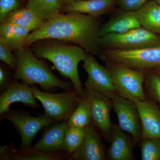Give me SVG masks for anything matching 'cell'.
Listing matches in <instances>:
<instances>
[{
	"mask_svg": "<svg viewBox=\"0 0 160 160\" xmlns=\"http://www.w3.org/2000/svg\"><path fill=\"white\" fill-rule=\"evenodd\" d=\"M62 2H64L66 3L67 5H69V4H71V3L75 1H77V0H61Z\"/></svg>",
	"mask_w": 160,
	"mask_h": 160,
	"instance_id": "33",
	"label": "cell"
},
{
	"mask_svg": "<svg viewBox=\"0 0 160 160\" xmlns=\"http://www.w3.org/2000/svg\"><path fill=\"white\" fill-rule=\"evenodd\" d=\"M149 0H117L119 8L127 11L136 12L142 8Z\"/></svg>",
	"mask_w": 160,
	"mask_h": 160,
	"instance_id": "30",
	"label": "cell"
},
{
	"mask_svg": "<svg viewBox=\"0 0 160 160\" xmlns=\"http://www.w3.org/2000/svg\"><path fill=\"white\" fill-rule=\"evenodd\" d=\"M101 17L82 13H60L45 22L41 28L32 32L24 46L43 40L55 39L70 42L82 48L88 53L99 56L102 48L99 30Z\"/></svg>",
	"mask_w": 160,
	"mask_h": 160,
	"instance_id": "1",
	"label": "cell"
},
{
	"mask_svg": "<svg viewBox=\"0 0 160 160\" xmlns=\"http://www.w3.org/2000/svg\"><path fill=\"white\" fill-rule=\"evenodd\" d=\"M112 102L120 128L132 135L134 143L138 142L142 139V126L135 103L117 94L112 99Z\"/></svg>",
	"mask_w": 160,
	"mask_h": 160,
	"instance_id": "10",
	"label": "cell"
},
{
	"mask_svg": "<svg viewBox=\"0 0 160 160\" xmlns=\"http://www.w3.org/2000/svg\"><path fill=\"white\" fill-rule=\"evenodd\" d=\"M154 1L160 5V0H154Z\"/></svg>",
	"mask_w": 160,
	"mask_h": 160,
	"instance_id": "34",
	"label": "cell"
},
{
	"mask_svg": "<svg viewBox=\"0 0 160 160\" xmlns=\"http://www.w3.org/2000/svg\"><path fill=\"white\" fill-rule=\"evenodd\" d=\"M98 56L105 62L146 72L160 66V46L134 50L102 49Z\"/></svg>",
	"mask_w": 160,
	"mask_h": 160,
	"instance_id": "4",
	"label": "cell"
},
{
	"mask_svg": "<svg viewBox=\"0 0 160 160\" xmlns=\"http://www.w3.org/2000/svg\"><path fill=\"white\" fill-rule=\"evenodd\" d=\"M10 158L11 160H62L68 156L65 153H47L31 147H21L12 149Z\"/></svg>",
	"mask_w": 160,
	"mask_h": 160,
	"instance_id": "23",
	"label": "cell"
},
{
	"mask_svg": "<svg viewBox=\"0 0 160 160\" xmlns=\"http://www.w3.org/2000/svg\"><path fill=\"white\" fill-rule=\"evenodd\" d=\"M145 86L147 92L160 105V75L151 71L146 72Z\"/></svg>",
	"mask_w": 160,
	"mask_h": 160,
	"instance_id": "27",
	"label": "cell"
},
{
	"mask_svg": "<svg viewBox=\"0 0 160 160\" xmlns=\"http://www.w3.org/2000/svg\"><path fill=\"white\" fill-rule=\"evenodd\" d=\"M37 100L31 86L14 80L0 95V115L10 110L11 104L16 102H21L32 108H38Z\"/></svg>",
	"mask_w": 160,
	"mask_h": 160,
	"instance_id": "12",
	"label": "cell"
},
{
	"mask_svg": "<svg viewBox=\"0 0 160 160\" xmlns=\"http://www.w3.org/2000/svg\"><path fill=\"white\" fill-rule=\"evenodd\" d=\"M141 26L149 31L160 35V5L154 0L148 2L136 11Z\"/></svg>",
	"mask_w": 160,
	"mask_h": 160,
	"instance_id": "20",
	"label": "cell"
},
{
	"mask_svg": "<svg viewBox=\"0 0 160 160\" xmlns=\"http://www.w3.org/2000/svg\"><path fill=\"white\" fill-rule=\"evenodd\" d=\"M83 62V69L88 74L85 89L97 92L112 99L117 92L111 75L106 66L100 65L94 55L90 53H87Z\"/></svg>",
	"mask_w": 160,
	"mask_h": 160,
	"instance_id": "9",
	"label": "cell"
},
{
	"mask_svg": "<svg viewBox=\"0 0 160 160\" xmlns=\"http://www.w3.org/2000/svg\"><path fill=\"white\" fill-rule=\"evenodd\" d=\"M85 97L89 103L92 123L106 140H110L112 125L110 120L111 99L97 92L85 89Z\"/></svg>",
	"mask_w": 160,
	"mask_h": 160,
	"instance_id": "11",
	"label": "cell"
},
{
	"mask_svg": "<svg viewBox=\"0 0 160 160\" xmlns=\"http://www.w3.org/2000/svg\"><path fill=\"white\" fill-rule=\"evenodd\" d=\"M86 128L68 126L65 137L66 153L68 157L82 143L86 135Z\"/></svg>",
	"mask_w": 160,
	"mask_h": 160,
	"instance_id": "25",
	"label": "cell"
},
{
	"mask_svg": "<svg viewBox=\"0 0 160 160\" xmlns=\"http://www.w3.org/2000/svg\"><path fill=\"white\" fill-rule=\"evenodd\" d=\"M102 49L134 50L160 46L159 35L141 26L123 34H109L100 38Z\"/></svg>",
	"mask_w": 160,
	"mask_h": 160,
	"instance_id": "7",
	"label": "cell"
},
{
	"mask_svg": "<svg viewBox=\"0 0 160 160\" xmlns=\"http://www.w3.org/2000/svg\"><path fill=\"white\" fill-rule=\"evenodd\" d=\"M105 63L117 94L133 102L146 99L143 88L146 72L111 62Z\"/></svg>",
	"mask_w": 160,
	"mask_h": 160,
	"instance_id": "5",
	"label": "cell"
},
{
	"mask_svg": "<svg viewBox=\"0 0 160 160\" xmlns=\"http://www.w3.org/2000/svg\"><path fill=\"white\" fill-rule=\"evenodd\" d=\"M30 32L25 27L4 22L0 27V39L4 41L11 50L16 51L24 47L25 40Z\"/></svg>",
	"mask_w": 160,
	"mask_h": 160,
	"instance_id": "19",
	"label": "cell"
},
{
	"mask_svg": "<svg viewBox=\"0 0 160 160\" xmlns=\"http://www.w3.org/2000/svg\"><path fill=\"white\" fill-rule=\"evenodd\" d=\"M74 160H105L106 155L102 140L92 123L86 128L81 146L68 157Z\"/></svg>",
	"mask_w": 160,
	"mask_h": 160,
	"instance_id": "15",
	"label": "cell"
},
{
	"mask_svg": "<svg viewBox=\"0 0 160 160\" xmlns=\"http://www.w3.org/2000/svg\"><path fill=\"white\" fill-rule=\"evenodd\" d=\"M31 86L35 97L42 105L44 113L58 122L68 120L77 107L80 96L74 89L52 93L41 91L34 85Z\"/></svg>",
	"mask_w": 160,
	"mask_h": 160,
	"instance_id": "6",
	"label": "cell"
},
{
	"mask_svg": "<svg viewBox=\"0 0 160 160\" xmlns=\"http://www.w3.org/2000/svg\"><path fill=\"white\" fill-rule=\"evenodd\" d=\"M141 26L136 12L119 8L115 9L109 20L101 25L99 36L101 38L109 34H123Z\"/></svg>",
	"mask_w": 160,
	"mask_h": 160,
	"instance_id": "13",
	"label": "cell"
},
{
	"mask_svg": "<svg viewBox=\"0 0 160 160\" xmlns=\"http://www.w3.org/2000/svg\"><path fill=\"white\" fill-rule=\"evenodd\" d=\"M69 126L87 128L92 123L91 111L85 97L80 96L77 107L67 120Z\"/></svg>",
	"mask_w": 160,
	"mask_h": 160,
	"instance_id": "24",
	"label": "cell"
},
{
	"mask_svg": "<svg viewBox=\"0 0 160 160\" xmlns=\"http://www.w3.org/2000/svg\"><path fill=\"white\" fill-rule=\"evenodd\" d=\"M117 6V0H77L64 7L68 13H82L101 17L110 14Z\"/></svg>",
	"mask_w": 160,
	"mask_h": 160,
	"instance_id": "18",
	"label": "cell"
},
{
	"mask_svg": "<svg viewBox=\"0 0 160 160\" xmlns=\"http://www.w3.org/2000/svg\"><path fill=\"white\" fill-rule=\"evenodd\" d=\"M7 44L0 39V59L12 69L16 70L17 66V59Z\"/></svg>",
	"mask_w": 160,
	"mask_h": 160,
	"instance_id": "28",
	"label": "cell"
},
{
	"mask_svg": "<svg viewBox=\"0 0 160 160\" xmlns=\"http://www.w3.org/2000/svg\"><path fill=\"white\" fill-rule=\"evenodd\" d=\"M142 160H160V138L142 139L141 144Z\"/></svg>",
	"mask_w": 160,
	"mask_h": 160,
	"instance_id": "26",
	"label": "cell"
},
{
	"mask_svg": "<svg viewBox=\"0 0 160 160\" xmlns=\"http://www.w3.org/2000/svg\"><path fill=\"white\" fill-rule=\"evenodd\" d=\"M27 8L45 21L62 13L63 8L61 0H28Z\"/></svg>",
	"mask_w": 160,
	"mask_h": 160,
	"instance_id": "22",
	"label": "cell"
},
{
	"mask_svg": "<svg viewBox=\"0 0 160 160\" xmlns=\"http://www.w3.org/2000/svg\"><path fill=\"white\" fill-rule=\"evenodd\" d=\"M10 82L7 80V74L2 67L0 68V91L2 92L9 86Z\"/></svg>",
	"mask_w": 160,
	"mask_h": 160,
	"instance_id": "31",
	"label": "cell"
},
{
	"mask_svg": "<svg viewBox=\"0 0 160 160\" xmlns=\"http://www.w3.org/2000/svg\"><path fill=\"white\" fill-rule=\"evenodd\" d=\"M1 119L8 120L14 126L21 137V147H31L33 140L40 130L58 122L45 113L33 117L22 110H10L1 115Z\"/></svg>",
	"mask_w": 160,
	"mask_h": 160,
	"instance_id": "8",
	"label": "cell"
},
{
	"mask_svg": "<svg viewBox=\"0 0 160 160\" xmlns=\"http://www.w3.org/2000/svg\"><path fill=\"white\" fill-rule=\"evenodd\" d=\"M139 113L142 140L160 138V110L153 100L134 101Z\"/></svg>",
	"mask_w": 160,
	"mask_h": 160,
	"instance_id": "14",
	"label": "cell"
},
{
	"mask_svg": "<svg viewBox=\"0 0 160 160\" xmlns=\"http://www.w3.org/2000/svg\"><path fill=\"white\" fill-rule=\"evenodd\" d=\"M110 147L107 151V157L110 160H134L133 140H131L119 126L112 125L110 136Z\"/></svg>",
	"mask_w": 160,
	"mask_h": 160,
	"instance_id": "17",
	"label": "cell"
},
{
	"mask_svg": "<svg viewBox=\"0 0 160 160\" xmlns=\"http://www.w3.org/2000/svg\"><path fill=\"white\" fill-rule=\"evenodd\" d=\"M45 22L30 9L26 8L12 12L4 22L25 27L32 32L41 28Z\"/></svg>",
	"mask_w": 160,
	"mask_h": 160,
	"instance_id": "21",
	"label": "cell"
},
{
	"mask_svg": "<svg viewBox=\"0 0 160 160\" xmlns=\"http://www.w3.org/2000/svg\"><path fill=\"white\" fill-rule=\"evenodd\" d=\"M32 50L38 58L52 63L62 75L71 81L77 93L85 97L78 69L79 63L85 60L88 53L82 48L64 44L62 41H49L37 45Z\"/></svg>",
	"mask_w": 160,
	"mask_h": 160,
	"instance_id": "2",
	"label": "cell"
},
{
	"mask_svg": "<svg viewBox=\"0 0 160 160\" xmlns=\"http://www.w3.org/2000/svg\"><path fill=\"white\" fill-rule=\"evenodd\" d=\"M151 71L154 72L160 75V66H157V67L154 68V69H152Z\"/></svg>",
	"mask_w": 160,
	"mask_h": 160,
	"instance_id": "32",
	"label": "cell"
},
{
	"mask_svg": "<svg viewBox=\"0 0 160 160\" xmlns=\"http://www.w3.org/2000/svg\"><path fill=\"white\" fill-rule=\"evenodd\" d=\"M68 127L67 120H65L46 128L33 148L47 153H66L65 137Z\"/></svg>",
	"mask_w": 160,
	"mask_h": 160,
	"instance_id": "16",
	"label": "cell"
},
{
	"mask_svg": "<svg viewBox=\"0 0 160 160\" xmlns=\"http://www.w3.org/2000/svg\"><path fill=\"white\" fill-rule=\"evenodd\" d=\"M18 0H0V22H4L6 18L12 12L18 9Z\"/></svg>",
	"mask_w": 160,
	"mask_h": 160,
	"instance_id": "29",
	"label": "cell"
},
{
	"mask_svg": "<svg viewBox=\"0 0 160 160\" xmlns=\"http://www.w3.org/2000/svg\"><path fill=\"white\" fill-rule=\"evenodd\" d=\"M159 36L160 39V35H159Z\"/></svg>",
	"mask_w": 160,
	"mask_h": 160,
	"instance_id": "35",
	"label": "cell"
},
{
	"mask_svg": "<svg viewBox=\"0 0 160 160\" xmlns=\"http://www.w3.org/2000/svg\"><path fill=\"white\" fill-rule=\"evenodd\" d=\"M15 56L17 66L13 75L14 80H21L22 83L29 86L38 84L48 92L57 90V88L65 90L73 89L71 82L63 81L55 75L29 46L16 50Z\"/></svg>",
	"mask_w": 160,
	"mask_h": 160,
	"instance_id": "3",
	"label": "cell"
}]
</instances>
